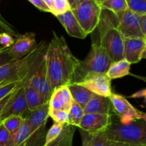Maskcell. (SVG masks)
Returning a JSON list of instances; mask_svg holds the SVG:
<instances>
[{
	"label": "cell",
	"instance_id": "cell-31",
	"mask_svg": "<svg viewBox=\"0 0 146 146\" xmlns=\"http://www.w3.org/2000/svg\"><path fill=\"white\" fill-rule=\"evenodd\" d=\"M2 33H8L14 37H17L18 35L16 29L4 18L0 12V34Z\"/></svg>",
	"mask_w": 146,
	"mask_h": 146
},
{
	"label": "cell",
	"instance_id": "cell-34",
	"mask_svg": "<svg viewBox=\"0 0 146 146\" xmlns=\"http://www.w3.org/2000/svg\"><path fill=\"white\" fill-rule=\"evenodd\" d=\"M14 36L8 33L0 34V46L4 48H8L11 47L14 43Z\"/></svg>",
	"mask_w": 146,
	"mask_h": 146
},
{
	"label": "cell",
	"instance_id": "cell-38",
	"mask_svg": "<svg viewBox=\"0 0 146 146\" xmlns=\"http://www.w3.org/2000/svg\"><path fill=\"white\" fill-rule=\"evenodd\" d=\"M140 28L143 34L146 36V15L140 16Z\"/></svg>",
	"mask_w": 146,
	"mask_h": 146
},
{
	"label": "cell",
	"instance_id": "cell-8",
	"mask_svg": "<svg viewBox=\"0 0 146 146\" xmlns=\"http://www.w3.org/2000/svg\"><path fill=\"white\" fill-rule=\"evenodd\" d=\"M113 111L120 119V123L128 124L138 120H145V113L135 108L126 98L119 94H111L108 97Z\"/></svg>",
	"mask_w": 146,
	"mask_h": 146
},
{
	"label": "cell",
	"instance_id": "cell-20",
	"mask_svg": "<svg viewBox=\"0 0 146 146\" xmlns=\"http://www.w3.org/2000/svg\"><path fill=\"white\" fill-rule=\"evenodd\" d=\"M68 87L73 101L78 104L83 109L86 106L87 103L95 95L87 88L78 85L75 83L69 84L68 85Z\"/></svg>",
	"mask_w": 146,
	"mask_h": 146
},
{
	"label": "cell",
	"instance_id": "cell-25",
	"mask_svg": "<svg viewBox=\"0 0 146 146\" xmlns=\"http://www.w3.org/2000/svg\"><path fill=\"white\" fill-rule=\"evenodd\" d=\"M24 118L20 115H11L1 121L11 135H14L22 125Z\"/></svg>",
	"mask_w": 146,
	"mask_h": 146
},
{
	"label": "cell",
	"instance_id": "cell-44",
	"mask_svg": "<svg viewBox=\"0 0 146 146\" xmlns=\"http://www.w3.org/2000/svg\"><path fill=\"white\" fill-rule=\"evenodd\" d=\"M3 48H2V47H1V46H0V51H1V50H2Z\"/></svg>",
	"mask_w": 146,
	"mask_h": 146
},
{
	"label": "cell",
	"instance_id": "cell-21",
	"mask_svg": "<svg viewBox=\"0 0 146 146\" xmlns=\"http://www.w3.org/2000/svg\"><path fill=\"white\" fill-rule=\"evenodd\" d=\"M131 64L125 59L111 62L106 71V75L111 80L126 76L131 74Z\"/></svg>",
	"mask_w": 146,
	"mask_h": 146
},
{
	"label": "cell",
	"instance_id": "cell-19",
	"mask_svg": "<svg viewBox=\"0 0 146 146\" xmlns=\"http://www.w3.org/2000/svg\"><path fill=\"white\" fill-rule=\"evenodd\" d=\"M82 146H112L115 142L110 141L104 132L91 133L86 132L80 129Z\"/></svg>",
	"mask_w": 146,
	"mask_h": 146
},
{
	"label": "cell",
	"instance_id": "cell-7",
	"mask_svg": "<svg viewBox=\"0 0 146 146\" xmlns=\"http://www.w3.org/2000/svg\"><path fill=\"white\" fill-rule=\"evenodd\" d=\"M48 102L33 111H29L24 117L30 129L28 146H44L45 143L46 125L48 118Z\"/></svg>",
	"mask_w": 146,
	"mask_h": 146
},
{
	"label": "cell",
	"instance_id": "cell-39",
	"mask_svg": "<svg viewBox=\"0 0 146 146\" xmlns=\"http://www.w3.org/2000/svg\"><path fill=\"white\" fill-rule=\"evenodd\" d=\"M146 95V90L143 89L141 91H138V92L135 93L133 94L131 96V98H145Z\"/></svg>",
	"mask_w": 146,
	"mask_h": 146
},
{
	"label": "cell",
	"instance_id": "cell-4",
	"mask_svg": "<svg viewBox=\"0 0 146 146\" xmlns=\"http://www.w3.org/2000/svg\"><path fill=\"white\" fill-rule=\"evenodd\" d=\"M104 133L113 142L133 146H146L145 120H138L128 124L113 121Z\"/></svg>",
	"mask_w": 146,
	"mask_h": 146
},
{
	"label": "cell",
	"instance_id": "cell-1",
	"mask_svg": "<svg viewBox=\"0 0 146 146\" xmlns=\"http://www.w3.org/2000/svg\"><path fill=\"white\" fill-rule=\"evenodd\" d=\"M47 73L51 91L73 84L81 61L70 50L63 36L53 31L46 51Z\"/></svg>",
	"mask_w": 146,
	"mask_h": 146
},
{
	"label": "cell",
	"instance_id": "cell-6",
	"mask_svg": "<svg viewBox=\"0 0 146 146\" xmlns=\"http://www.w3.org/2000/svg\"><path fill=\"white\" fill-rule=\"evenodd\" d=\"M102 9L98 0H76L71 7L74 17L87 36L97 29Z\"/></svg>",
	"mask_w": 146,
	"mask_h": 146
},
{
	"label": "cell",
	"instance_id": "cell-33",
	"mask_svg": "<svg viewBox=\"0 0 146 146\" xmlns=\"http://www.w3.org/2000/svg\"><path fill=\"white\" fill-rule=\"evenodd\" d=\"M20 83H21V81H17V82H14L11 83V84H7L5 86H0V101L5 96H7L10 93L14 91L19 86Z\"/></svg>",
	"mask_w": 146,
	"mask_h": 146
},
{
	"label": "cell",
	"instance_id": "cell-40",
	"mask_svg": "<svg viewBox=\"0 0 146 146\" xmlns=\"http://www.w3.org/2000/svg\"><path fill=\"white\" fill-rule=\"evenodd\" d=\"M44 2L46 3L47 6H48V8L50 9L51 10H51H52V7H53V0H44Z\"/></svg>",
	"mask_w": 146,
	"mask_h": 146
},
{
	"label": "cell",
	"instance_id": "cell-27",
	"mask_svg": "<svg viewBox=\"0 0 146 146\" xmlns=\"http://www.w3.org/2000/svg\"><path fill=\"white\" fill-rule=\"evenodd\" d=\"M63 124L57 123H54L52 125V126L49 128L48 131L46 134V138H45V143H44V146L48 145V144L51 143L54 141H55L59 135L61 134V131H62L63 128H64Z\"/></svg>",
	"mask_w": 146,
	"mask_h": 146
},
{
	"label": "cell",
	"instance_id": "cell-13",
	"mask_svg": "<svg viewBox=\"0 0 146 146\" xmlns=\"http://www.w3.org/2000/svg\"><path fill=\"white\" fill-rule=\"evenodd\" d=\"M113 122L112 115L100 113H84L79 124V129L95 133L105 131Z\"/></svg>",
	"mask_w": 146,
	"mask_h": 146
},
{
	"label": "cell",
	"instance_id": "cell-9",
	"mask_svg": "<svg viewBox=\"0 0 146 146\" xmlns=\"http://www.w3.org/2000/svg\"><path fill=\"white\" fill-rule=\"evenodd\" d=\"M29 79L30 78H27L21 81L19 86L14 91L1 113V121L11 115H20L24 118L26 115L28 113L29 111L28 110L26 101L24 90L25 84Z\"/></svg>",
	"mask_w": 146,
	"mask_h": 146
},
{
	"label": "cell",
	"instance_id": "cell-11",
	"mask_svg": "<svg viewBox=\"0 0 146 146\" xmlns=\"http://www.w3.org/2000/svg\"><path fill=\"white\" fill-rule=\"evenodd\" d=\"M111 82L106 74H98L86 76L75 84L84 86L95 95L108 98L112 94Z\"/></svg>",
	"mask_w": 146,
	"mask_h": 146
},
{
	"label": "cell",
	"instance_id": "cell-43",
	"mask_svg": "<svg viewBox=\"0 0 146 146\" xmlns=\"http://www.w3.org/2000/svg\"><path fill=\"white\" fill-rule=\"evenodd\" d=\"M17 146H26L24 144H21V145H17Z\"/></svg>",
	"mask_w": 146,
	"mask_h": 146
},
{
	"label": "cell",
	"instance_id": "cell-15",
	"mask_svg": "<svg viewBox=\"0 0 146 146\" xmlns=\"http://www.w3.org/2000/svg\"><path fill=\"white\" fill-rule=\"evenodd\" d=\"M36 45V34L32 32H27L24 34H18L14 43L9 48V50L17 59H19L29 54Z\"/></svg>",
	"mask_w": 146,
	"mask_h": 146
},
{
	"label": "cell",
	"instance_id": "cell-35",
	"mask_svg": "<svg viewBox=\"0 0 146 146\" xmlns=\"http://www.w3.org/2000/svg\"><path fill=\"white\" fill-rule=\"evenodd\" d=\"M14 60L17 59L9 52V48H3L1 51H0V66Z\"/></svg>",
	"mask_w": 146,
	"mask_h": 146
},
{
	"label": "cell",
	"instance_id": "cell-41",
	"mask_svg": "<svg viewBox=\"0 0 146 146\" xmlns=\"http://www.w3.org/2000/svg\"><path fill=\"white\" fill-rule=\"evenodd\" d=\"M112 146H133L128 145V144H125V143H115Z\"/></svg>",
	"mask_w": 146,
	"mask_h": 146
},
{
	"label": "cell",
	"instance_id": "cell-18",
	"mask_svg": "<svg viewBox=\"0 0 146 146\" xmlns=\"http://www.w3.org/2000/svg\"><path fill=\"white\" fill-rule=\"evenodd\" d=\"M113 111L109 98L94 95L84 107V113H100L112 115Z\"/></svg>",
	"mask_w": 146,
	"mask_h": 146
},
{
	"label": "cell",
	"instance_id": "cell-2",
	"mask_svg": "<svg viewBox=\"0 0 146 146\" xmlns=\"http://www.w3.org/2000/svg\"><path fill=\"white\" fill-rule=\"evenodd\" d=\"M46 42L41 41L25 56L0 66V86L31 78L45 54Z\"/></svg>",
	"mask_w": 146,
	"mask_h": 146
},
{
	"label": "cell",
	"instance_id": "cell-17",
	"mask_svg": "<svg viewBox=\"0 0 146 146\" xmlns=\"http://www.w3.org/2000/svg\"><path fill=\"white\" fill-rule=\"evenodd\" d=\"M56 17L62 24L66 31L68 33L69 36L74 38H80V39H84L87 36L79 23L74 17L71 10L56 16Z\"/></svg>",
	"mask_w": 146,
	"mask_h": 146
},
{
	"label": "cell",
	"instance_id": "cell-14",
	"mask_svg": "<svg viewBox=\"0 0 146 146\" xmlns=\"http://www.w3.org/2000/svg\"><path fill=\"white\" fill-rule=\"evenodd\" d=\"M146 57V38H128L124 40L123 58L131 64H137Z\"/></svg>",
	"mask_w": 146,
	"mask_h": 146
},
{
	"label": "cell",
	"instance_id": "cell-22",
	"mask_svg": "<svg viewBox=\"0 0 146 146\" xmlns=\"http://www.w3.org/2000/svg\"><path fill=\"white\" fill-rule=\"evenodd\" d=\"M24 94H25L28 110L29 111H34L45 104L46 103H48L44 101L42 96L38 91L27 84H25Z\"/></svg>",
	"mask_w": 146,
	"mask_h": 146
},
{
	"label": "cell",
	"instance_id": "cell-24",
	"mask_svg": "<svg viewBox=\"0 0 146 146\" xmlns=\"http://www.w3.org/2000/svg\"><path fill=\"white\" fill-rule=\"evenodd\" d=\"M100 3L102 8L112 11L118 19L128 9L126 0H104Z\"/></svg>",
	"mask_w": 146,
	"mask_h": 146
},
{
	"label": "cell",
	"instance_id": "cell-28",
	"mask_svg": "<svg viewBox=\"0 0 146 146\" xmlns=\"http://www.w3.org/2000/svg\"><path fill=\"white\" fill-rule=\"evenodd\" d=\"M128 9L138 15H146V0H126Z\"/></svg>",
	"mask_w": 146,
	"mask_h": 146
},
{
	"label": "cell",
	"instance_id": "cell-23",
	"mask_svg": "<svg viewBox=\"0 0 146 146\" xmlns=\"http://www.w3.org/2000/svg\"><path fill=\"white\" fill-rule=\"evenodd\" d=\"M76 127L70 124H65L59 136L46 146H73V139Z\"/></svg>",
	"mask_w": 146,
	"mask_h": 146
},
{
	"label": "cell",
	"instance_id": "cell-29",
	"mask_svg": "<svg viewBox=\"0 0 146 146\" xmlns=\"http://www.w3.org/2000/svg\"><path fill=\"white\" fill-rule=\"evenodd\" d=\"M48 117L54 120V123L68 124V111L64 110H48Z\"/></svg>",
	"mask_w": 146,
	"mask_h": 146
},
{
	"label": "cell",
	"instance_id": "cell-3",
	"mask_svg": "<svg viewBox=\"0 0 146 146\" xmlns=\"http://www.w3.org/2000/svg\"><path fill=\"white\" fill-rule=\"evenodd\" d=\"M118 18L112 12L102 9L97 28L99 43L108 52L112 62L123 59L124 40L118 28Z\"/></svg>",
	"mask_w": 146,
	"mask_h": 146
},
{
	"label": "cell",
	"instance_id": "cell-16",
	"mask_svg": "<svg viewBox=\"0 0 146 146\" xmlns=\"http://www.w3.org/2000/svg\"><path fill=\"white\" fill-rule=\"evenodd\" d=\"M73 99L68 86H62L51 93L48 101L49 110H64L69 111Z\"/></svg>",
	"mask_w": 146,
	"mask_h": 146
},
{
	"label": "cell",
	"instance_id": "cell-42",
	"mask_svg": "<svg viewBox=\"0 0 146 146\" xmlns=\"http://www.w3.org/2000/svg\"><path fill=\"white\" fill-rule=\"evenodd\" d=\"M75 1H76V0H68V3H69V4H70V6H71V7H72L73 4H74V2H75Z\"/></svg>",
	"mask_w": 146,
	"mask_h": 146
},
{
	"label": "cell",
	"instance_id": "cell-32",
	"mask_svg": "<svg viewBox=\"0 0 146 146\" xmlns=\"http://www.w3.org/2000/svg\"><path fill=\"white\" fill-rule=\"evenodd\" d=\"M11 142L12 135H11L3 124L0 123V146H11Z\"/></svg>",
	"mask_w": 146,
	"mask_h": 146
},
{
	"label": "cell",
	"instance_id": "cell-5",
	"mask_svg": "<svg viewBox=\"0 0 146 146\" xmlns=\"http://www.w3.org/2000/svg\"><path fill=\"white\" fill-rule=\"evenodd\" d=\"M111 62L106 50L98 42H93L87 56L80 62L74 83L78 82L88 75L106 74Z\"/></svg>",
	"mask_w": 146,
	"mask_h": 146
},
{
	"label": "cell",
	"instance_id": "cell-45",
	"mask_svg": "<svg viewBox=\"0 0 146 146\" xmlns=\"http://www.w3.org/2000/svg\"><path fill=\"white\" fill-rule=\"evenodd\" d=\"M98 1H99V0H98Z\"/></svg>",
	"mask_w": 146,
	"mask_h": 146
},
{
	"label": "cell",
	"instance_id": "cell-36",
	"mask_svg": "<svg viewBox=\"0 0 146 146\" xmlns=\"http://www.w3.org/2000/svg\"><path fill=\"white\" fill-rule=\"evenodd\" d=\"M28 1L41 11L51 13V10L48 8V6L46 4V3L44 2V0H28Z\"/></svg>",
	"mask_w": 146,
	"mask_h": 146
},
{
	"label": "cell",
	"instance_id": "cell-26",
	"mask_svg": "<svg viewBox=\"0 0 146 146\" xmlns=\"http://www.w3.org/2000/svg\"><path fill=\"white\" fill-rule=\"evenodd\" d=\"M84 115V109L78 104L73 101L71 108L68 111V124L75 127H78Z\"/></svg>",
	"mask_w": 146,
	"mask_h": 146
},
{
	"label": "cell",
	"instance_id": "cell-10",
	"mask_svg": "<svg viewBox=\"0 0 146 146\" xmlns=\"http://www.w3.org/2000/svg\"><path fill=\"white\" fill-rule=\"evenodd\" d=\"M27 84L31 86L36 91H38L42 96L44 101L46 102H48L52 91H51L48 73H47L46 52L33 74L32 76L27 81Z\"/></svg>",
	"mask_w": 146,
	"mask_h": 146
},
{
	"label": "cell",
	"instance_id": "cell-12",
	"mask_svg": "<svg viewBox=\"0 0 146 146\" xmlns=\"http://www.w3.org/2000/svg\"><path fill=\"white\" fill-rule=\"evenodd\" d=\"M140 16L127 9L118 19V28L124 38H146L140 28Z\"/></svg>",
	"mask_w": 146,
	"mask_h": 146
},
{
	"label": "cell",
	"instance_id": "cell-30",
	"mask_svg": "<svg viewBox=\"0 0 146 146\" xmlns=\"http://www.w3.org/2000/svg\"><path fill=\"white\" fill-rule=\"evenodd\" d=\"M69 10H71V6L68 0H53L51 14L55 17L64 14Z\"/></svg>",
	"mask_w": 146,
	"mask_h": 146
},
{
	"label": "cell",
	"instance_id": "cell-37",
	"mask_svg": "<svg viewBox=\"0 0 146 146\" xmlns=\"http://www.w3.org/2000/svg\"><path fill=\"white\" fill-rule=\"evenodd\" d=\"M17 88H16V89H17ZM15 90H14V91H15ZM14 91H13L12 92L10 93L9 94H8V95H7V96H5L4 98H2V99H1V101H0V123H1V113H2L3 111H4V108H5L6 105H7V103H8V101H9L10 98H11V95H12L13 93H14Z\"/></svg>",
	"mask_w": 146,
	"mask_h": 146
}]
</instances>
